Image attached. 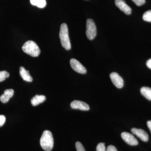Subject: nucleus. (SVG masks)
I'll return each mask as SVG.
<instances>
[{"instance_id":"f257e3e1","label":"nucleus","mask_w":151,"mask_h":151,"mask_svg":"<svg viewBox=\"0 0 151 151\" xmlns=\"http://www.w3.org/2000/svg\"><path fill=\"white\" fill-rule=\"evenodd\" d=\"M54 139L50 131L45 130L42 133L40 139L41 147L44 150L50 151L53 147Z\"/></svg>"},{"instance_id":"f03ea898","label":"nucleus","mask_w":151,"mask_h":151,"mask_svg":"<svg viewBox=\"0 0 151 151\" xmlns=\"http://www.w3.org/2000/svg\"><path fill=\"white\" fill-rule=\"evenodd\" d=\"M59 37L63 47L66 50H70L71 49V45L68 35V28L65 23H63L60 26Z\"/></svg>"},{"instance_id":"7ed1b4c3","label":"nucleus","mask_w":151,"mask_h":151,"mask_svg":"<svg viewBox=\"0 0 151 151\" xmlns=\"http://www.w3.org/2000/svg\"><path fill=\"white\" fill-rule=\"evenodd\" d=\"M22 49L24 52L33 57H37L40 53V49L33 41L28 40L25 42Z\"/></svg>"},{"instance_id":"20e7f679","label":"nucleus","mask_w":151,"mask_h":151,"mask_svg":"<svg viewBox=\"0 0 151 151\" xmlns=\"http://www.w3.org/2000/svg\"><path fill=\"white\" fill-rule=\"evenodd\" d=\"M86 37L89 40H93L97 35V28L92 19H89L86 20Z\"/></svg>"},{"instance_id":"39448f33","label":"nucleus","mask_w":151,"mask_h":151,"mask_svg":"<svg viewBox=\"0 0 151 151\" xmlns=\"http://www.w3.org/2000/svg\"><path fill=\"white\" fill-rule=\"evenodd\" d=\"M70 66L73 70L77 73L81 74H85L86 73V68L77 60L72 58L70 61Z\"/></svg>"},{"instance_id":"423d86ee","label":"nucleus","mask_w":151,"mask_h":151,"mask_svg":"<svg viewBox=\"0 0 151 151\" xmlns=\"http://www.w3.org/2000/svg\"><path fill=\"white\" fill-rule=\"evenodd\" d=\"M122 137L127 144L131 146L138 145V142L136 138L132 134L127 132H124L121 134Z\"/></svg>"},{"instance_id":"0eeeda50","label":"nucleus","mask_w":151,"mask_h":151,"mask_svg":"<svg viewBox=\"0 0 151 151\" xmlns=\"http://www.w3.org/2000/svg\"><path fill=\"white\" fill-rule=\"evenodd\" d=\"M110 78L113 84L117 88H122L124 85V81L123 78L118 73L113 72L110 74Z\"/></svg>"},{"instance_id":"6e6552de","label":"nucleus","mask_w":151,"mask_h":151,"mask_svg":"<svg viewBox=\"0 0 151 151\" xmlns=\"http://www.w3.org/2000/svg\"><path fill=\"white\" fill-rule=\"evenodd\" d=\"M115 4L116 6L126 14L129 15L132 13V9L124 0H115Z\"/></svg>"},{"instance_id":"1a4fd4ad","label":"nucleus","mask_w":151,"mask_h":151,"mask_svg":"<svg viewBox=\"0 0 151 151\" xmlns=\"http://www.w3.org/2000/svg\"><path fill=\"white\" fill-rule=\"evenodd\" d=\"M70 107L73 109H79L81 111H88L89 107L88 104L79 100H73L70 103Z\"/></svg>"},{"instance_id":"9d476101","label":"nucleus","mask_w":151,"mask_h":151,"mask_svg":"<svg viewBox=\"0 0 151 151\" xmlns=\"http://www.w3.org/2000/svg\"><path fill=\"white\" fill-rule=\"evenodd\" d=\"M131 131L134 134L136 135L143 142H147L148 141V135L147 134V132L144 130L142 129L133 128L131 130Z\"/></svg>"},{"instance_id":"9b49d317","label":"nucleus","mask_w":151,"mask_h":151,"mask_svg":"<svg viewBox=\"0 0 151 151\" xmlns=\"http://www.w3.org/2000/svg\"><path fill=\"white\" fill-rule=\"evenodd\" d=\"M14 90L13 89H7L5 90L4 94L0 97V100L3 103L8 102L11 97L13 96Z\"/></svg>"},{"instance_id":"f8f14e48","label":"nucleus","mask_w":151,"mask_h":151,"mask_svg":"<svg viewBox=\"0 0 151 151\" xmlns=\"http://www.w3.org/2000/svg\"><path fill=\"white\" fill-rule=\"evenodd\" d=\"M20 75L24 81L27 82H32L33 78L30 75L29 71L26 70L24 67L21 66L19 69Z\"/></svg>"},{"instance_id":"ddd939ff","label":"nucleus","mask_w":151,"mask_h":151,"mask_svg":"<svg viewBox=\"0 0 151 151\" xmlns=\"http://www.w3.org/2000/svg\"><path fill=\"white\" fill-rule=\"evenodd\" d=\"M46 99V97L44 95H36L33 97L31 100V103L34 106H37L39 104L43 103Z\"/></svg>"},{"instance_id":"4468645a","label":"nucleus","mask_w":151,"mask_h":151,"mask_svg":"<svg viewBox=\"0 0 151 151\" xmlns=\"http://www.w3.org/2000/svg\"><path fill=\"white\" fill-rule=\"evenodd\" d=\"M141 94L148 100H151V88L143 86L140 89Z\"/></svg>"},{"instance_id":"2eb2a0df","label":"nucleus","mask_w":151,"mask_h":151,"mask_svg":"<svg viewBox=\"0 0 151 151\" xmlns=\"http://www.w3.org/2000/svg\"><path fill=\"white\" fill-rule=\"evenodd\" d=\"M30 2L32 5L37 6L40 8H43L46 5L45 0H30Z\"/></svg>"},{"instance_id":"dca6fc26","label":"nucleus","mask_w":151,"mask_h":151,"mask_svg":"<svg viewBox=\"0 0 151 151\" xmlns=\"http://www.w3.org/2000/svg\"><path fill=\"white\" fill-rule=\"evenodd\" d=\"M143 19L145 21L151 22V10L147 11L144 14Z\"/></svg>"},{"instance_id":"f3484780","label":"nucleus","mask_w":151,"mask_h":151,"mask_svg":"<svg viewBox=\"0 0 151 151\" xmlns=\"http://www.w3.org/2000/svg\"><path fill=\"white\" fill-rule=\"evenodd\" d=\"M9 76V73L6 70L0 71V82L4 81L6 78H8Z\"/></svg>"},{"instance_id":"a211bd4d","label":"nucleus","mask_w":151,"mask_h":151,"mask_svg":"<svg viewBox=\"0 0 151 151\" xmlns=\"http://www.w3.org/2000/svg\"><path fill=\"white\" fill-rule=\"evenodd\" d=\"M97 151H106L105 143H100L98 144L96 148Z\"/></svg>"},{"instance_id":"6ab92c4d","label":"nucleus","mask_w":151,"mask_h":151,"mask_svg":"<svg viewBox=\"0 0 151 151\" xmlns=\"http://www.w3.org/2000/svg\"><path fill=\"white\" fill-rule=\"evenodd\" d=\"M76 147L77 151H85L84 147L79 142H76Z\"/></svg>"},{"instance_id":"aec40b11","label":"nucleus","mask_w":151,"mask_h":151,"mask_svg":"<svg viewBox=\"0 0 151 151\" xmlns=\"http://www.w3.org/2000/svg\"><path fill=\"white\" fill-rule=\"evenodd\" d=\"M137 6H141L145 3V0H132Z\"/></svg>"},{"instance_id":"412c9836","label":"nucleus","mask_w":151,"mask_h":151,"mask_svg":"<svg viewBox=\"0 0 151 151\" xmlns=\"http://www.w3.org/2000/svg\"><path fill=\"white\" fill-rule=\"evenodd\" d=\"M6 117L4 115H0V127L4 125L6 122Z\"/></svg>"},{"instance_id":"4be33fe9","label":"nucleus","mask_w":151,"mask_h":151,"mask_svg":"<svg viewBox=\"0 0 151 151\" xmlns=\"http://www.w3.org/2000/svg\"><path fill=\"white\" fill-rule=\"evenodd\" d=\"M106 151H118L116 147L113 145H109Z\"/></svg>"},{"instance_id":"5701e85b","label":"nucleus","mask_w":151,"mask_h":151,"mask_svg":"<svg viewBox=\"0 0 151 151\" xmlns=\"http://www.w3.org/2000/svg\"><path fill=\"white\" fill-rule=\"evenodd\" d=\"M147 66L150 68V69H151V59H149L147 61Z\"/></svg>"},{"instance_id":"b1692460","label":"nucleus","mask_w":151,"mask_h":151,"mask_svg":"<svg viewBox=\"0 0 151 151\" xmlns=\"http://www.w3.org/2000/svg\"><path fill=\"white\" fill-rule=\"evenodd\" d=\"M147 125L149 129H150L151 132V121H148L147 122Z\"/></svg>"}]
</instances>
